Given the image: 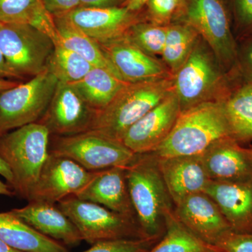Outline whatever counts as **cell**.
Segmentation results:
<instances>
[{"label": "cell", "mask_w": 252, "mask_h": 252, "mask_svg": "<svg viewBox=\"0 0 252 252\" xmlns=\"http://www.w3.org/2000/svg\"><path fill=\"white\" fill-rule=\"evenodd\" d=\"M127 187L141 231L145 238L158 239L166 228L167 216L175 211L162 178L157 156L135 154L126 167Z\"/></svg>", "instance_id": "6da1fadb"}, {"label": "cell", "mask_w": 252, "mask_h": 252, "mask_svg": "<svg viewBox=\"0 0 252 252\" xmlns=\"http://www.w3.org/2000/svg\"><path fill=\"white\" fill-rule=\"evenodd\" d=\"M238 77L223 71L215 53L200 36L188 59L173 75L174 92L181 112L205 102H220Z\"/></svg>", "instance_id": "7a4b0ae2"}, {"label": "cell", "mask_w": 252, "mask_h": 252, "mask_svg": "<svg viewBox=\"0 0 252 252\" xmlns=\"http://www.w3.org/2000/svg\"><path fill=\"white\" fill-rule=\"evenodd\" d=\"M173 90V77L127 84L105 108L97 112L89 131L122 142L130 127Z\"/></svg>", "instance_id": "3957f363"}, {"label": "cell", "mask_w": 252, "mask_h": 252, "mask_svg": "<svg viewBox=\"0 0 252 252\" xmlns=\"http://www.w3.org/2000/svg\"><path fill=\"white\" fill-rule=\"evenodd\" d=\"M51 134L39 122L0 136V157L8 165L15 195L28 200L49 156Z\"/></svg>", "instance_id": "277c9868"}, {"label": "cell", "mask_w": 252, "mask_h": 252, "mask_svg": "<svg viewBox=\"0 0 252 252\" xmlns=\"http://www.w3.org/2000/svg\"><path fill=\"white\" fill-rule=\"evenodd\" d=\"M228 137L221 104L205 102L181 112L170 135L153 153L160 158L201 155L217 141Z\"/></svg>", "instance_id": "5b68a950"}, {"label": "cell", "mask_w": 252, "mask_h": 252, "mask_svg": "<svg viewBox=\"0 0 252 252\" xmlns=\"http://www.w3.org/2000/svg\"><path fill=\"white\" fill-rule=\"evenodd\" d=\"M173 22L191 26L211 48L225 73L239 72L238 41L225 0H186Z\"/></svg>", "instance_id": "8992f818"}, {"label": "cell", "mask_w": 252, "mask_h": 252, "mask_svg": "<svg viewBox=\"0 0 252 252\" xmlns=\"http://www.w3.org/2000/svg\"><path fill=\"white\" fill-rule=\"evenodd\" d=\"M57 205L76 225L83 241L91 245L111 240L145 238L136 219L98 204L71 195Z\"/></svg>", "instance_id": "52a82bcc"}, {"label": "cell", "mask_w": 252, "mask_h": 252, "mask_svg": "<svg viewBox=\"0 0 252 252\" xmlns=\"http://www.w3.org/2000/svg\"><path fill=\"white\" fill-rule=\"evenodd\" d=\"M59 81L48 70L0 92V136L39 122L49 107Z\"/></svg>", "instance_id": "ba28073f"}, {"label": "cell", "mask_w": 252, "mask_h": 252, "mask_svg": "<svg viewBox=\"0 0 252 252\" xmlns=\"http://www.w3.org/2000/svg\"><path fill=\"white\" fill-rule=\"evenodd\" d=\"M54 47L49 35L32 26L3 23L0 28V50L18 79L45 71Z\"/></svg>", "instance_id": "9c48e42d"}, {"label": "cell", "mask_w": 252, "mask_h": 252, "mask_svg": "<svg viewBox=\"0 0 252 252\" xmlns=\"http://www.w3.org/2000/svg\"><path fill=\"white\" fill-rule=\"evenodd\" d=\"M52 136L49 153L68 158L88 171L127 166L135 155L122 142L91 131L73 135Z\"/></svg>", "instance_id": "30bf717a"}, {"label": "cell", "mask_w": 252, "mask_h": 252, "mask_svg": "<svg viewBox=\"0 0 252 252\" xmlns=\"http://www.w3.org/2000/svg\"><path fill=\"white\" fill-rule=\"evenodd\" d=\"M96 114L75 86L59 82L49 107L38 122L47 127L51 135H73L90 130Z\"/></svg>", "instance_id": "8fae6325"}, {"label": "cell", "mask_w": 252, "mask_h": 252, "mask_svg": "<svg viewBox=\"0 0 252 252\" xmlns=\"http://www.w3.org/2000/svg\"><path fill=\"white\" fill-rule=\"evenodd\" d=\"M94 172L68 158L49 153L28 202L57 204L79 193L89 183Z\"/></svg>", "instance_id": "7c38bea8"}, {"label": "cell", "mask_w": 252, "mask_h": 252, "mask_svg": "<svg viewBox=\"0 0 252 252\" xmlns=\"http://www.w3.org/2000/svg\"><path fill=\"white\" fill-rule=\"evenodd\" d=\"M181 109L174 90L126 132L122 142L135 154L151 153L170 135Z\"/></svg>", "instance_id": "4fadbf2b"}, {"label": "cell", "mask_w": 252, "mask_h": 252, "mask_svg": "<svg viewBox=\"0 0 252 252\" xmlns=\"http://www.w3.org/2000/svg\"><path fill=\"white\" fill-rule=\"evenodd\" d=\"M99 44L119 77L126 83L173 77L163 61L146 54L124 36Z\"/></svg>", "instance_id": "5bb4252c"}, {"label": "cell", "mask_w": 252, "mask_h": 252, "mask_svg": "<svg viewBox=\"0 0 252 252\" xmlns=\"http://www.w3.org/2000/svg\"><path fill=\"white\" fill-rule=\"evenodd\" d=\"M175 215L197 238L217 248L232 232L220 207L205 192L190 195L176 205Z\"/></svg>", "instance_id": "9a60e30c"}, {"label": "cell", "mask_w": 252, "mask_h": 252, "mask_svg": "<svg viewBox=\"0 0 252 252\" xmlns=\"http://www.w3.org/2000/svg\"><path fill=\"white\" fill-rule=\"evenodd\" d=\"M64 16L98 43L107 42L122 37L133 25L146 21L143 9L140 11H132L125 6L111 8L79 6Z\"/></svg>", "instance_id": "2e32d148"}, {"label": "cell", "mask_w": 252, "mask_h": 252, "mask_svg": "<svg viewBox=\"0 0 252 252\" xmlns=\"http://www.w3.org/2000/svg\"><path fill=\"white\" fill-rule=\"evenodd\" d=\"M200 156L210 180L236 182L252 179V148H245L231 137L217 141Z\"/></svg>", "instance_id": "e0dca14e"}, {"label": "cell", "mask_w": 252, "mask_h": 252, "mask_svg": "<svg viewBox=\"0 0 252 252\" xmlns=\"http://www.w3.org/2000/svg\"><path fill=\"white\" fill-rule=\"evenodd\" d=\"M126 167L94 172L89 183L74 196L137 220L129 193Z\"/></svg>", "instance_id": "ac0fdd59"}, {"label": "cell", "mask_w": 252, "mask_h": 252, "mask_svg": "<svg viewBox=\"0 0 252 252\" xmlns=\"http://www.w3.org/2000/svg\"><path fill=\"white\" fill-rule=\"evenodd\" d=\"M236 233H252V179L236 182L210 180L205 189Z\"/></svg>", "instance_id": "d6986e66"}, {"label": "cell", "mask_w": 252, "mask_h": 252, "mask_svg": "<svg viewBox=\"0 0 252 252\" xmlns=\"http://www.w3.org/2000/svg\"><path fill=\"white\" fill-rule=\"evenodd\" d=\"M162 178L175 206L193 194L205 191L210 179L201 156L158 157Z\"/></svg>", "instance_id": "ffe728a7"}, {"label": "cell", "mask_w": 252, "mask_h": 252, "mask_svg": "<svg viewBox=\"0 0 252 252\" xmlns=\"http://www.w3.org/2000/svg\"><path fill=\"white\" fill-rule=\"evenodd\" d=\"M11 211L39 233L63 245L76 246L83 241L76 225L57 204L31 201Z\"/></svg>", "instance_id": "44dd1931"}, {"label": "cell", "mask_w": 252, "mask_h": 252, "mask_svg": "<svg viewBox=\"0 0 252 252\" xmlns=\"http://www.w3.org/2000/svg\"><path fill=\"white\" fill-rule=\"evenodd\" d=\"M229 127L230 137L240 144L252 141V81L241 76L233 81L220 101Z\"/></svg>", "instance_id": "7402d4cb"}, {"label": "cell", "mask_w": 252, "mask_h": 252, "mask_svg": "<svg viewBox=\"0 0 252 252\" xmlns=\"http://www.w3.org/2000/svg\"><path fill=\"white\" fill-rule=\"evenodd\" d=\"M0 240L22 252H69L65 245L39 233L11 211L0 213Z\"/></svg>", "instance_id": "603a6c76"}, {"label": "cell", "mask_w": 252, "mask_h": 252, "mask_svg": "<svg viewBox=\"0 0 252 252\" xmlns=\"http://www.w3.org/2000/svg\"><path fill=\"white\" fill-rule=\"evenodd\" d=\"M54 18L58 34L57 41L55 44H61L63 47L79 54L94 67L107 69L121 79L97 41L76 27L65 16Z\"/></svg>", "instance_id": "cb8c5ba5"}, {"label": "cell", "mask_w": 252, "mask_h": 252, "mask_svg": "<svg viewBox=\"0 0 252 252\" xmlns=\"http://www.w3.org/2000/svg\"><path fill=\"white\" fill-rule=\"evenodd\" d=\"M0 22L28 25L57 41L54 16L42 0H0Z\"/></svg>", "instance_id": "d4e9b609"}, {"label": "cell", "mask_w": 252, "mask_h": 252, "mask_svg": "<svg viewBox=\"0 0 252 252\" xmlns=\"http://www.w3.org/2000/svg\"><path fill=\"white\" fill-rule=\"evenodd\" d=\"M127 84L107 69L94 67L81 80L72 84L88 104L99 112L105 108Z\"/></svg>", "instance_id": "484cf974"}, {"label": "cell", "mask_w": 252, "mask_h": 252, "mask_svg": "<svg viewBox=\"0 0 252 252\" xmlns=\"http://www.w3.org/2000/svg\"><path fill=\"white\" fill-rule=\"evenodd\" d=\"M199 37L187 23L172 22L167 26L162 61L173 75L188 59Z\"/></svg>", "instance_id": "4316f807"}, {"label": "cell", "mask_w": 252, "mask_h": 252, "mask_svg": "<svg viewBox=\"0 0 252 252\" xmlns=\"http://www.w3.org/2000/svg\"><path fill=\"white\" fill-rule=\"evenodd\" d=\"M147 252H222L204 243L177 220L175 211L166 219L163 237Z\"/></svg>", "instance_id": "83f0119b"}, {"label": "cell", "mask_w": 252, "mask_h": 252, "mask_svg": "<svg viewBox=\"0 0 252 252\" xmlns=\"http://www.w3.org/2000/svg\"><path fill=\"white\" fill-rule=\"evenodd\" d=\"M93 67L84 58L59 44H55L47 64L48 70L59 82L66 84H74L81 80Z\"/></svg>", "instance_id": "f1b7e54d"}, {"label": "cell", "mask_w": 252, "mask_h": 252, "mask_svg": "<svg viewBox=\"0 0 252 252\" xmlns=\"http://www.w3.org/2000/svg\"><path fill=\"white\" fill-rule=\"evenodd\" d=\"M167 27L142 21L133 25L124 36L146 54L157 57L163 51Z\"/></svg>", "instance_id": "f546056e"}, {"label": "cell", "mask_w": 252, "mask_h": 252, "mask_svg": "<svg viewBox=\"0 0 252 252\" xmlns=\"http://www.w3.org/2000/svg\"><path fill=\"white\" fill-rule=\"evenodd\" d=\"M227 4L237 41L252 35V0H228Z\"/></svg>", "instance_id": "4dcf8cb0"}, {"label": "cell", "mask_w": 252, "mask_h": 252, "mask_svg": "<svg viewBox=\"0 0 252 252\" xmlns=\"http://www.w3.org/2000/svg\"><path fill=\"white\" fill-rule=\"evenodd\" d=\"M158 239L140 238L111 240L94 244L82 252H147Z\"/></svg>", "instance_id": "1f68e13d"}, {"label": "cell", "mask_w": 252, "mask_h": 252, "mask_svg": "<svg viewBox=\"0 0 252 252\" xmlns=\"http://www.w3.org/2000/svg\"><path fill=\"white\" fill-rule=\"evenodd\" d=\"M143 9L146 21L167 26L173 22L177 4L176 0H147Z\"/></svg>", "instance_id": "d6a6232c"}, {"label": "cell", "mask_w": 252, "mask_h": 252, "mask_svg": "<svg viewBox=\"0 0 252 252\" xmlns=\"http://www.w3.org/2000/svg\"><path fill=\"white\" fill-rule=\"evenodd\" d=\"M222 252H252V233L230 232L219 244Z\"/></svg>", "instance_id": "836d02e7"}, {"label": "cell", "mask_w": 252, "mask_h": 252, "mask_svg": "<svg viewBox=\"0 0 252 252\" xmlns=\"http://www.w3.org/2000/svg\"><path fill=\"white\" fill-rule=\"evenodd\" d=\"M238 68L242 77L252 81V35L238 40Z\"/></svg>", "instance_id": "e575fe53"}, {"label": "cell", "mask_w": 252, "mask_h": 252, "mask_svg": "<svg viewBox=\"0 0 252 252\" xmlns=\"http://www.w3.org/2000/svg\"><path fill=\"white\" fill-rule=\"evenodd\" d=\"M46 9L54 17L64 16L80 6L79 0H42Z\"/></svg>", "instance_id": "d590c367"}, {"label": "cell", "mask_w": 252, "mask_h": 252, "mask_svg": "<svg viewBox=\"0 0 252 252\" xmlns=\"http://www.w3.org/2000/svg\"><path fill=\"white\" fill-rule=\"evenodd\" d=\"M81 7L111 8L124 6L127 0H79Z\"/></svg>", "instance_id": "8d00e7d4"}, {"label": "cell", "mask_w": 252, "mask_h": 252, "mask_svg": "<svg viewBox=\"0 0 252 252\" xmlns=\"http://www.w3.org/2000/svg\"><path fill=\"white\" fill-rule=\"evenodd\" d=\"M12 79H18L16 74L10 69L4 55L0 50V80H12Z\"/></svg>", "instance_id": "74e56055"}, {"label": "cell", "mask_w": 252, "mask_h": 252, "mask_svg": "<svg viewBox=\"0 0 252 252\" xmlns=\"http://www.w3.org/2000/svg\"><path fill=\"white\" fill-rule=\"evenodd\" d=\"M0 175L2 176L6 180L8 185L11 187L12 186L13 179L12 173H11V170L6 165V162L1 158L0 157Z\"/></svg>", "instance_id": "f35d334b"}, {"label": "cell", "mask_w": 252, "mask_h": 252, "mask_svg": "<svg viewBox=\"0 0 252 252\" xmlns=\"http://www.w3.org/2000/svg\"><path fill=\"white\" fill-rule=\"evenodd\" d=\"M147 0H127L124 6L132 11H140L145 6Z\"/></svg>", "instance_id": "ab89813d"}, {"label": "cell", "mask_w": 252, "mask_h": 252, "mask_svg": "<svg viewBox=\"0 0 252 252\" xmlns=\"http://www.w3.org/2000/svg\"><path fill=\"white\" fill-rule=\"evenodd\" d=\"M0 195H6V196H14L15 193L12 189L8 184H5L0 180Z\"/></svg>", "instance_id": "60d3db41"}, {"label": "cell", "mask_w": 252, "mask_h": 252, "mask_svg": "<svg viewBox=\"0 0 252 252\" xmlns=\"http://www.w3.org/2000/svg\"><path fill=\"white\" fill-rule=\"evenodd\" d=\"M17 84L18 82L12 80H0V92L11 89Z\"/></svg>", "instance_id": "b9f144b4"}, {"label": "cell", "mask_w": 252, "mask_h": 252, "mask_svg": "<svg viewBox=\"0 0 252 252\" xmlns=\"http://www.w3.org/2000/svg\"><path fill=\"white\" fill-rule=\"evenodd\" d=\"M0 252H22L11 248L9 245H6L4 242L0 240Z\"/></svg>", "instance_id": "7bdbcfd3"}, {"label": "cell", "mask_w": 252, "mask_h": 252, "mask_svg": "<svg viewBox=\"0 0 252 252\" xmlns=\"http://www.w3.org/2000/svg\"><path fill=\"white\" fill-rule=\"evenodd\" d=\"M186 0H176V2H177V12H176V15L178 14L179 12H180V11L181 9H182V7H183L184 5H185ZM175 19V18H174Z\"/></svg>", "instance_id": "ee69618b"}, {"label": "cell", "mask_w": 252, "mask_h": 252, "mask_svg": "<svg viewBox=\"0 0 252 252\" xmlns=\"http://www.w3.org/2000/svg\"><path fill=\"white\" fill-rule=\"evenodd\" d=\"M3 23L1 22H0V28H1V26H2Z\"/></svg>", "instance_id": "f6af8a7d"}]
</instances>
